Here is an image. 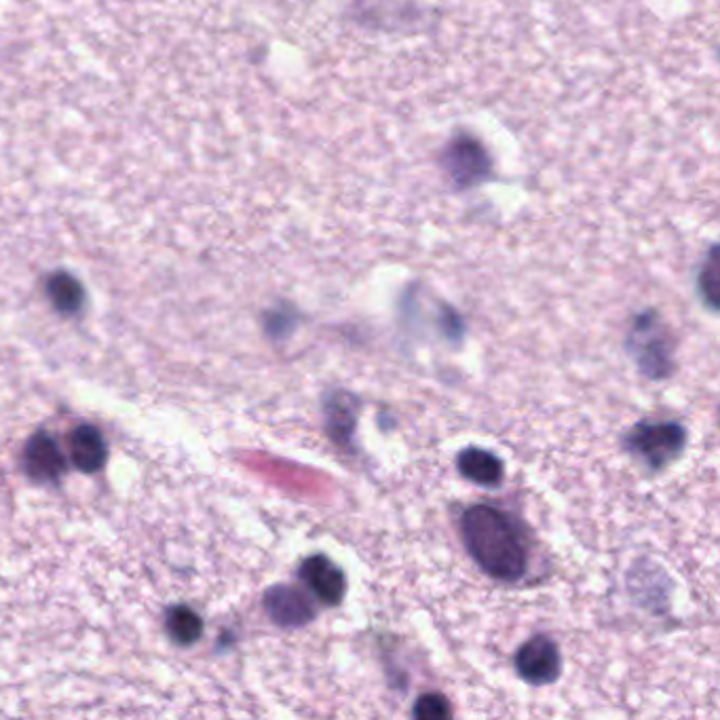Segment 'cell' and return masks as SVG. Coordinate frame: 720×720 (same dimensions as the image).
I'll return each mask as SVG.
<instances>
[{
	"mask_svg": "<svg viewBox=\"0 0 720 720\" xmlns=\"http://www.w3.org/2000/svg\"><path fill=\"white\" fill-rule=\"evenodd\" d=\"M468 554L493 580L514 583L525 577L528 552L518 525L499 507L471 505L461 518Z\"/></svg>",
	"mask_w": 720,
	"mask_h": 720,
	"instance_id": "obj_1",
	"label": "cell"
},
{
	"mask_svg": "<svg viewBox=\"0 0 720 720\" xmlns=\"http://www.w3.org/2000/svg\"><path fill=\"white\" fill-rule=\"evenodd\" d=\"M628 351L646 379L664 381L672 374V340L655 311H646L634 319L628 334Z\"/></svg>",
	"mask_w": 720,
	"mask_h": 720,
	"instance_id": "obj_2",
	"label": "cell"
},
{
	"mask_svg": "<svg viewBox=\"0 0 720 720\" xmlns=\"http://www.w3.org/2000/svg\"><path fill=\"white\" fill-rule=\"evenodd\" d=\"M687 446V429L680 423H638L626 436V448L642 459L651 470H664L683 454Z\"/></svg>",
	"mask_w": 720,
	"mask_h": 720,
	"instance_id": "obj_3",
	"label": "cell"
},
{
	"mask_svg": "<svg viewBox=\"0 0 720 720\" xmlns=\"http://www.w3.org/2000/svg\"><path fill=\"white\" fill-rule=\"evenodd\" d=\"M514 664L518 676L525 683L532 687H545L558 680L562 670V657L554 640L545 634H539L528 638L527 642L518 649Z\"/></svg>",
	"mask_w": 720,
	"mask_h": 720,
	"instance_id": "obj_4",
	"label": "cell"
},
{
	"mask_svg": "<svg viewBox=\"0 0 720 720\" xmlns=\"http://www.w3.org/2000/svg\"><path fill=\"white\" fill-rule=\"evenodd\" d=\"M306 587L326 607H338L347 596V577L328 555L315 554L306 558L299 571Z\"/></svg>",
	"mask_w": 720,
	"mask_h": 720,
	"instance_id": "obj_5",
	"label": "cell"
},
{
	"mask_svg": "<svg viewBox=\"0 0 720 720\" xmlns=\"http://www.w3.org/2000/svg\"><path fill=\"white\" fill-rule=\"evenodd\" d=\"M265 609L281 628H303L315 619V607L305 592L292 585H275L265 594Z\"/></svg>",
	"mask_w": 720,
	"mask_h": 720,
	"instance_id": "obj_6",
	"label": "cell"
},
{
	"mask_svg": "<svg viewBox=\"0 0 720 720\" xmlns=\"http://www.w3.org/2000/svg\"><path fill=\"white\" fill-rule=\"evenodd\" d=\"M328 438L340 448H353L360 402L347 391H334L324 402Z\"/></svg>",
	"mask_w": 720,
	"mask_h": 720,
	"instance_id": "obj_7",
	"label": "cell"
},
{
	"mask_svg": "<svg viewBox=\"0 0 720 720\" xmlns=\"http://www.w3.org/2000/svg\"><path fill=\"white\" fill-rule=\"evenodd\" d=\"M457 468L463 477L477 486H497L503 480V461L484 448H465L457 457Z\"/></svg>",
	"mask_w": 720,
	"mask_h": 720,
	"instance_id": "obj_8",
	"label": "cell"
},
{
	"mask_svg": "<svg viewBox=\"0 0 720 720\" xmlns=\"http://www.w3.org/2000/svg\"><path fill=\"white\" fill-rule=\"evenodd\" d=\"M70 459L75 468L95 473L106 461V446L95 427L83 425L70 436Z\"/></svg>",
	"mask_w": 720,
	"mask_h": 720,
	"instance_id": "obj_9",
	"label": "cell"
},
{
	"mask_svg": "<svg viewBox=\"0 0 720 720\" xmlns=\"http://www.w3.org/2000/svg\"><path fill=\"white\" fill-rule=\"evenodd\" d=\"M26 470L34 480H56L64 473L66 461L52 438L36 436L30 442L26 450Z\"/></svg>",
	"mask_w": 720,
	"mask_h": 720,
	"instance_id": "obj_10",
	"label": "cell"
},
{
	"mask_svg": "<svg viewBox=\"0 0 720 720\" xmlns=\"http://www.w3.org/2000/svg\"><path fill=\"white\" fill-rule=\"evenodd\" d=\"M47 290H49L54 305L61 313H75L79 306L83 305V288L79 285V281H75L66 273L54 275Z\"/></svg>",
	"mask_w": 720,
	"mask_h": 720,
	"instance_id": "obj_11",
	"label": "cell"
},
{
	"mask_svg": "<svg viewBox=\"0 0 720 720\" xmlns=\"http://www.w3.org/2000/svg\"><path fill=\"white\" fill-rule=\"evenodd\" d=\"M167 628L178 644H191L203 634V621L199 619V615H194L193 610L184 609V607L171 610Z\"/></svg>",
	"mask_w": 720,
	"mask_h": 720,
	"instance_id": "obj_12",
	"label": "cell"
},
{
	"mask_svg": "<svg viewBox=\"0 0 720 720\" xmlns=\"http://www.w3.org/2000/svg\"><path fill=\"white\" fill-rule=\"evenodd\" d=\"M697 285H699V294L701 301L710 306L712 311L719 308V260H717V248L710 250L708 260L704 262L699 278H697Z\"/></svg>",
	"mask_w": 720,
	"mask_h": 720,
	"instance_id": "obj_13",
	"label": "cell"
},
{
	"mask_svg": "<svg viewBox=\"0 0 720 720\" xmlns=\"http://www.w3.org/2000/svg\"><path fill=\"white\" fill-rule=\"evenodd\" d=\"M413 717L420 720L450 719L452 708L440 693H425L416 699Z\"/></svg>",
	"mask_w": 720,
	"mask_h": 720,
	"instance_id": "obj_14",
	"label": "cell"
}]
</instances>
